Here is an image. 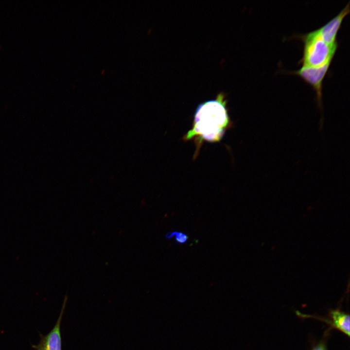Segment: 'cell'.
I'll return each mask as SVG.
<instances>
[{
  "label": "cell",
  "instance_id": "obj_5",
  "mask_svg": "<svg viewBox=\"0 0 350 350\" xmlns=\"http://www.w3.org/2000/svg\"><path fill=\"white\" fill-rule=\"evenodd\" d=\"M67 299V296H65L59 315L53 328L44 335L39 332L40 341L37 345H32L33 349L35 350H62L60 326Z\"/></svg>",
  "mask_w": 350,
  "mask_h": 350
},
{
  "label": "cell",
  "instance_id": "obj_3",
  "mask_svg": "<svg viewBox=\"0 0 350 350\" xmlns=\"http://www.w3.org/2000/svg\"><path fill=\"white\" fill-rule=\"evenodd\" d=\"M329 61L318 67L303 66L298 70L290 71L291 73L299 76L303 81L312 87L315 92L319 105H321L323 81L331 64Z\"/></svg>",
  "mask_w": 350,
  "mask_h": 350
},
{
  "label": "cell",
  "instance_id": "obj_8",
  "mask_svg": "<svg viewBox=\"0 0 350 350\" xmlns=\"http://www.w3.org/2000/svg\"><path fill=\"white\" fill-rule=\"evenodd\" d=\"M313 350H326L325 345L321 343L316 346Z\"/></svg>",
  "mask_w": 350,
  "mask_h": 350
},
{
  "label": "cell",
  "instance_id": "obj_7",
  "mask_svg": "<svg viewBox=\"0 0 350 350\" xmlns=\"http://www.w3.org/2000/svg\"><path fill=\"white\" fill-rule=\"evenodd\" d=\"M174 236L175 237V241L180 244L185 243L188 239V236L186 233L180 231L169 232L165 235L166 239H170Z\"/></svg>",
  "mask_w": 350,
  "mask_h": 350
},
{
  "label": "cell",
  "instance_id": "obj_6",
  "mask_svg": "<svg viewBox=\"0 0 350 350\" xmlns=\"http://www.w3.org/2000/svg\"><path fill=\"white\" fill-rule=\"evenodd\" d=\"M332 324L334 327L342 332L347 335H350V315L338 310L330 312Z\"/></svg>",
  "mask_w": 350,
  "mask_h": 350
},
{
  "label": "cell",
  "instance_id": "obj_2",
  "mask_svg": "<svg viewBox=\"0 0 350 350\" xmlns=\"http://www.w3.org/2000/svg\"><path fill=\"white\" fill-rule=\"evenodd\" d=\"M298 37L304 43L303 55L299 61L303 66L318 67L332 61L338 47L337 43L328 44L311 32Z\"/></svg>",
  "mask_w": 350,
  "mask_h": 350
},
{
  "label": "cell",
  "instance_id": "obj_1",
  "mask_svg": "<svg viewBox=\"0 0 350 350\" xmlns=\"http://www.w3.org/2000/svg\"><path fill=\"white\" fill-rule=\"evenodd\" d=\"M230 124L225 96L220 93L216 98L197 106L192 128L184 136V140L195 138L201 141L217 142L222 139Z\"/></svg>",
  "mask_w": 350,
  "mask_h": 350
},
{
  "label": "cell",
  "instance_id": "obj_4",
  "mask_svg": "<svg viewBox=\"0 0 350 350\" xmlns=\"http://www.w3.org/2000/svg\"><path fill=\"white\" fill-rule=\"evenodd\" d=\"M350 12V2L334 17L320 28L311 33L331 45L337 43L336 36L344 18Z\"/></svg>",
  "mask_w": 350,
  "mask_h": 350
}]
</instances>
